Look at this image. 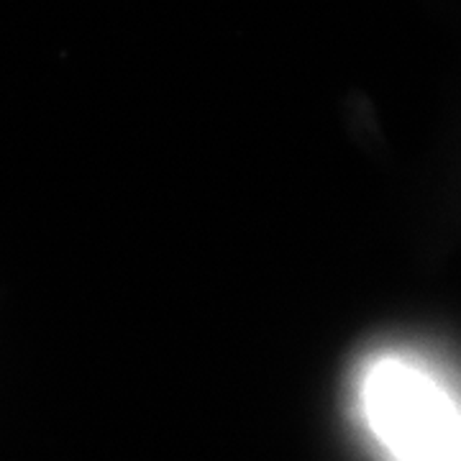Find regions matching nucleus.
Listing matches in <instances>:
<instances>
[{
	"label": "nucleus",
	"mask_w": 461,
	"mask_h": 461,
	"mask_svg": "<svg viewBox=\"0 0 461 461\" xmlns=\"http://www.w3.org/2000/svg\"><path fill=\"white\" fill-rule=\"evenodd\" d=\"M359 397L395 461H459V405L426 364L384 354L364 369Z\"/></svg>",
	"instance_id": "obj_1"
}]
</instances>
